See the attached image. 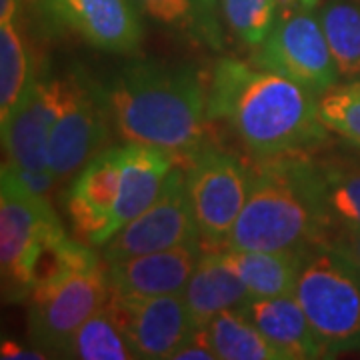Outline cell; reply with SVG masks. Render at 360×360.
Masks as SVG:
<instances>
[{
  "label": "cell",
  "mask_w": 360,
  "mask_h": 360,
  "mask_svg": "<svg viewBox=\"0 0 360 360\" xmlns=\"http://www.w3.org/2000/svg\"><path fill=\"white\" fill-rule=\"evenodd\" d=\"M208 120H224L258 160L300 155L326 139L319 98L281 72L220 58L208 80Z\"/></svg>",
  "instance_id": "6da1fadb"
},
{
  "label": "cell",
  "mask_w": 360,
  "mask_h": 360,
  "mask_svg": "<svg viewBox=\"0 0 360 360\" xmlns=\"http://www.w3.org/2000/svg\"><path fill=\"white\" fill-rule=\"evenodd\" d=\"M106 101L124 142L165 148L179 156L202 150L208 84L198 68L158 60L130 63L115 77Z\"/></svg>",
  "instance_id": "7a4b0ae2"
},
{
  "label": "cell",
  "mask_w": 360,
  "mask_h": 360,
  "mask_svg": "<svg viewBox=\"0 0 360 360\" xmlns=\"http://www.w3.org/2000/svg\"><path fill=\"white\" fill-rule=\"evenodd\" d=\"M336 224L322 193L321 170L298 155L258 160L250 193L224 246L309 252L328 246Z\"/></svg>",
  "instance_id": "3957f363"
},
{
  "label": "cell",
  "mask_w": 360,
  "mask_h": 360,
  "mask_svg": "<svg viewBox=\"0 0 360 360\" xmlns=\"http://www.w3.org/2000/svg\"><path fill=\"white\" fill-rule=\"evenodd\" d=\"M295 296L326 356L360 350V270L333 246L309 250Z\"/></svg>",
  "instance_id": "277c9868"
},
{
  "label": "cell",
  "mask_w": 360,
  "mask_h": 360,
  "mask_svg": "<svg viewBox=\"0 0 360 360\" xmlns=\"http://www.w3.org/2000/svg\"><path fill=\"white\" fill-rule=\"evenodd\" d=\"M65 229L49 196L28 191L8 162L0 172V269L4 300H28V272L39 250Z\"/></svg>",
  "instance_id": "5b68a950"
},
{
  "label": "cell",
  "mask_w": 360,
  "mask_h": 360,
  "mask_svg": "<svg viewBox=\"0 0 360 360\" xmlns=\"http://www.w3.org/2000/svg\"><path fill=\"white\" fill-rule=\"evenodd\" d=\"M104 264L98 260L90 266L72 270L30 295L28 326L37 347L63 354L78 326L106 307L110 284Z\"/></svg>",
  "instance_id": "8992f818"
},
{
  "label": "cell",
  "mask_w": 360,
  "mask_h": 360,
  "mask_svg": "<svg viewBox=\"0 0 360 360\" xmlns=\"http://www.w3.org/2000/svg\"><path fill=\"white\" fill-rule=\"evenodd\" d=\"M250 60L260 68L281 72L316 96L336 86L340 77L321 18L314 13L278 16Z\"/></svg>",
  "instance_id": "52a82bcc"
},
{
  "label": "cell",
  "mask_w": 360,
  "mask_h": 360,
  "mask_svg": "<svg viewBox=\"0 0 360 360\" xmlns=\"http://www.w3.org/2000/svg\"><path fill=\"white\" fill-rule=\"evenodd\" d=\"M193 158L186 186L200 238L208 245H226L250 193L252 172L238 158L214 148H202Z\"/></svg>",
  "instance_id": "ba28073f"
},
{
  "label": "cell",
  "mask_w": 360,
  "mask_h": 360,
  "mask_svg": "<svg viewBox=\"0 0 360 360\" xmlns=\"http://www.w3.org/2000/svg\"><path fill=\"white\" fill-rule=\"evenodd\" d=\"M193 240H200V229L186 186V172L174 167L155 202L104 243L103 260L115 262Z\"/></svg>",
  "instance_id": "9c48e42d"
},
{
  "label": "cell",
  "mask_w": 360,
  "mask_h": 360,
  "mask_svg": "<svg viewBox=\"0 0 360 360\" xmlns=\"http://www.w3.org/2000/svg\"><path fill=\"white\" fill-rule=\"evenodd\" d=\"M108 101L84 77H63V104L49 141V170L56 180L77 172L108 139Z\"/></svg>",
  "instance_id": "30bf717a"
},
{
  "label": "cell",
  "mask_w": 360,
  "mask_h": 360,
  "mask_svg": "<svg viewBox=\"0 0 360 360\" xmlns=\"http://www.w3.org/2000/svg\"><path fill=\"white\" fill-rule=\"evenodd\" d=\"M106 309L129 336L139 359L170 360L172 352L196 330L182 292L129 296L110 290Z\"/></svg>",
  "instance_id": "8fae6325"
},
{
  "label": "cell",
  "mask_w": 360,
  "mask_h": 360,
  "mask_svg": "<svg viewBox=\"0 0 360 360\" xmlns=\"http://www.w3.org/2000/svg\"><path fill=\"white\" fill-rule=\"evenodd\" d=\"M122 174V146L101 150L78 172L65 194V206L80 243L103 246L112 219Z\"/></svg>",
  "instance_id": "7c38bea8"
},
{
  "label": "cell",
  "mask_w": 360,
  "mask_h": 360,
  "mask_svg": "<svg viewBox=\"0 0 360 360\" xmlns=\"http://www.w3.org/2000/svg\"><path fill=\"white\" fill-rule=\"evenodd\" d=\"M60 104L63 78H37L8 127L2 129V144L11 165L34 172H51L49 141Z\"/></svg>",
  "instance_id": "4fadbf2b"
},
{
  "label": "cell",
  "mask_w": 360,
  "mask_h": 360,
  "mask_svg": "<svg viewBox=\"0 0 360 360\" xmlns=\"http://www.w3.org/2000/svg\"><path fill=\"white\" fill-rule=\"evenodd\" d=\"M200 240L168 250L106 262L110 290L129 296H162L182 292L202 258Z\"/></svg>",
  "instance_id": "5bb4252c"
},
{
  "label": "cell",
  "mask_w": 360,
  "mask_h": 360,
  "mask_svg": "<svg viewBox=\"0 0 360 360\" xmlns=\"http://www.w3.org/2000/svg\"><path fill=\"white\" fill-rule=\"evenodd\" d=\"M52 8L98 51L134 54L141 49L144 26L132 0H54Z\"/></svg>",
  "instance_id": "9a60e30c"
},
{
  "label": "cell",
  "mask_w": 360,
  "mask_h": 360,
  "mask_svg": "<svg viewBox=\"0 0 360 360\" xmlns=\"http://www.w3.org/2000/svg\"><path fill=\"white\" fill-rule=\"evenodd\" d=\"M176 153L165 148L127 142L122 146V174L112 219L106 232V243L124 224L136 219L162 193L168 174L172 172Z\"/></svg>",
  "instance_id": "2e32d148"
},
{
  "label": "cell",
  "mask_w": 360,
  "mask_h": 360,
  "mask_svg": "<svg viewBox=\"0 0 360 360\" xmlns=\"http://www.w3.org/2000/svg\"><path fill=\"white\" fill-rule=\"evenodd\" d=\"M243 310L270 345L281 352L283 360L326 359L295 295L250 298L243 304Z\"/></svg>",
  "instance_id": "e0dca14e"
},
{
  "label": "cell",
  "mask_w": 360,
  "mask_h": 360,
  "mask_svg": "<svg viewBox=\"0 0 360 360\" xmlns=\"http://www.w3.org/2000/svg\"><path fill=\"white\" fill-rule=\"evenodd\" d=\"M182 295L194 328H205L219 312L243 307L250 300L245 283L224 262L220 250L202 255Z\"/></svg>",
  "instance_id": "ac0fdd59"
},
{
  "label": "cell",
  "mask_w": 360,
  "mask_h": 360,
  "mask_svg": "<svg viewBox=\"0 0 360 360\" xmlns=\"http://www.w3.org/2000/svg\"><path fill=\"white\" fill-rule=\"evenodd\" d=\"M220 255L245 283L250 298H269L295 295L300 264L307 252L240 250L224 246Z\"/></svg>",
  "instance_id": "d6986e66"
},
{
  "label": "cell",
  "mask_w": 360,
  "mask_h": 360,
  "mask_svg": "<svg viewBox=\"0 0 360 360\" xmlns=\"http://www.w3.org/2000/svg\"><path fill=\"white\" fill-rule=\"evenodd\" d=\"M30 52L14 22H0V127L6 129L34 84Z\"/></svg>",
  "instance_id": "ffe728a7"
},
{
  "label": "cell",
  "mask_w": 360,
  "mask_h": 360,
  "mask_svg": "<svg viewBox=\"0 0 360 360\" xmlns=\"http://www.w3.org/2000/svg\"><path fill=\"white\" fill-rule=\"evenodd\" d=\"M142 13L160 25L176 28L196 42L219 51L222 46L219 8L220 0H132Z\"/></svg>",
  "instance_id": "44dd1931"
},
{
  "label": "cell",
  "mask_w": 360,
  "mask_h": 360,
  "mask_svg": "<svg viewBox=\"0 0 360 360\" xmlns=\"http://www.w3.org/2000/svg\"><path fill=\"white\" fill-rule=\"evenodd\" d=\"M206 328L219 360H283L243 307L222 310Z\"/></svg>",
  "instance_id": "7402d4cb"
},
{
  "label": "cell",
  "mask_w": 360,
  "mask_h": 360,
  "mask_svg": "<svg viewBox=\"0 0 360 360\" xmlns=\"http://www.w3.org/2000/svg\"><path fill=\"white\" fill-rule=\"evenodd\" d=\"M60 356L78 360H134L139 359L129 336L122 333L110 310L101 309L89 321H84L70 340L66 342Z\"/></svg>",
  "instance_id": "603a6c76"
},
{
  "label": "cell",
  "mask_w": 360,
  "mask_h": 360,
  "mask_svg": "<svg viewBox=\"0 0 360 360\" xmlns=\"http://www.w3.org/2000/svg\"><path fill=\"white\" fill-rule=\"evenodd\" d=\"M319 18L340 77L360 80V4L330 0Z\"/></svg>",
  "instance_id": "cb8c5ba5"
},
{
  "label": "cell",
  "mask_w": 360,
  "mask_h": 360,
  "mask_svg": "<svg viewBox=\"0 0 360 360\" xmlns=\"http://www.w3.org/2000/svg\"><path fill=\"white\" fill-rule=\"evenodd\" d=\"M324 202L336 224L360 226V168L340 165L319 167Z\"/></svg>",
  "instance_id": "d4e9b609"
},
{
  "label": "cell",
  "mask_w": 360,
  "mask_h": 360,
  "mask_svg": "<svg viewBox=\"0 0 360 360\" xmlns=\"http://www.w3.org/2000/svg\"><path fill=\"white\" fill-rule=\"evenodd\" d=\"M319 118L345 141L360 146V80L336 84L319 96Z\"/></svg>",
  "instance_id": "484cf974"
},
{
  "label": "cell",
  "mask_w": 360,
  "mask_h": 360,
  "mask_svg": "<svg viewBox=\"0 0 360 360\" xmlns=\"http://www.w3.org/2000/svg\"><path fill=\"white\" fill-rule=\"evenodd\" d=\"M234 37L248 49L260 46L278 18L276 0H220Z\"/></svg>",
  "instance_id": "4316f807"
},
{
  "label": "cell",
  "mask_w": 360,
  "mask_h": 360,
  "mask_svg": "<svg viewBox=\"0 0 360 360\" xmlns=\"http://www.w3.org/2000/svg\"><path fill=\"white\" fill-rule=\"evenodd\" d=\"M170 360H219L214 347L208 338V328H196L193 335L188 336L180 345Z\"/></svg>",
  "instance_id": "83f0119b"
},
{
  "label": "cell",
  "mask_w": 360,
  "mask_h": 360,
  "mask_svg": "<svg viewBox=\"0 0 360 360\" xmlns=\"http://www.w3.org/2000/svg\"><path fill=\"white\" fill-rule=\"evenodd\" d=\"M328 246H333L340 255H345L360 270V226L338 224L328 240Z\"/></svg>",
  "instance_id": "f1b7e54d"
},
{
  "label": "cell",
  "mask_w": 360,
  "mask_h": 360,
  "mask_svg": "<svg viewBox=\"0 0 360 360\" xmlns=\"http://www.w3.org/2000/svg\"><path fill=\"white\" fill-rule=\"evenodd\" d=\"M51 354H46V350L42 348H26L25 345L4 338L0 345V359L2 360H44Z\"/></svg>",
  "instance_id": "f546056e"
},
{
  "label": "cell",
  "mask_w": 360,
  "mask_h": 360,
  "mask_svg": "<svg viewBox=\"0 0 360 360\" xmlns=\"http://www.w3.org/2000/svg\"><path fill=\"white\" fill-rule=\"evenodd\" d=\"M321 0H276L278 16H288L296 13H314Z\"/></svg>",
  "instance_id": "4dcf8cb0"
},
{
  "label": "cell",
  "mask_w": 360,
  "mask_h": 360,
  "mask_svg": "<svg viewBox=\"0 0 360 360\" xmlns=\"http://www.w3.org/2000/svg\"><path fill=\"white\" fill-rule=\"evenodd\" d=\"M18 0H0V22H14Z\"/></svg>",
  "instance_id": "1f68e13d"
},
{
  "label": "cell",
  "mask_w": 360,
  "mask_h": 360,
  "mask_svg": "<svg viewBox=\"0 0 360 360\" xmlns=\"http://www.w3.org/2000/svg\"><path fill=\"white\" fill-rule=\"evenodd\" d=\"M52 2H54V0H51V4H52Z\"/></svg>",
  "instance_id": "d6a6232c"
}]
</instances>
